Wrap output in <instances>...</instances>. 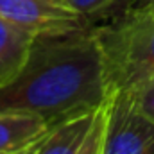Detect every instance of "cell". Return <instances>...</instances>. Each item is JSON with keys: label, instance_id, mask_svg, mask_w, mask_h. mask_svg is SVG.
I'll use <instances>...</instances> for the list:
<instances>
[{"label": "cell", "instance_id": "30bf717a", "mask_svg": "<svg viewBox=\"0 0 154 154\" xmlns=\"http://www.w3.org/2000/svg\"><path fill=\"white\" fill-rule=\"evenodd\" d=\"M104 118H106V104L99 109L95 124L86 138V143L82 147L81 154H99L100 152V142H102V131H104Z\"/></svg>", "mask_w": 154, "mask_h": 154}, {"label": "cell", "instance_id": "52a82bcc", "mask_svg": "<svg viewBox=\"0 0 154 154\" xmlns=\"http://www.w3.org/2000/svg\"><path fill=\"white\" fill-rule=\"evenodd\" d=\"M34 38V34L0 16V86L7 84L20 72Z\"/></svg>", "mask_w": 154, "mask_h": 154}, {"label": "cell", "instance_id": "6da1fadb", "mask_svg": "<svg viewBox=\"0 0 154 154\" xmlns=\"http://www.w3.org/2000/svg\"><path fill=\"white\" fill-rule=\"evenodd\" d=\"M109 99L95 23L36 36L20 72L0 86V111H27L50 127L97 111Z\"/></svg>", "mask_w": 154, "mask_h": 154}, {"label": "cell", "instance_id": "277c9868", "mask_svg": "<svg viewBox=\"0 0 154 154\" xmlns=\"http://www.w3.org/2000/svg\"><path fill=\"white\" fill-rule=\"evenodd\" d=\"M0 16L34 34H63L93 25L74 13L65 0H0Z\"/></svg>", "mask_w": 154, "mask_h": 154}, {"label": "cell", "instance_id": "8992f818", "mask_svg": "<svg viewBox=\"0 0 154 154\" xmlns=\"http://www.w3.org/2000/svg\"><path fill=\"white\" fill-rule=\"evenodd\" d=\"M99 109L72 116L54 125L39 142L36 154H81L86 138L95 124Z\"/></svg>", "mask_w": 154, "mask_h": 154}, {"label": "cell", "instance_id": "ba28073f", "mask_svg": "<svg viewBox=\"0 0 154 154\" xmlns=\"http://www.w3.org/2000/svg\"><path fill=\"white\" fill-rule=\"evenodd\" d=\"M65 4L74 13L97 23L99 20H106L108 16L115 14L124 0H65Z\"/></svg>", "mask_w": 154, "mask_h": 154}, {"label": "cell", "instance_id": "5b68a950", "mask_svg": "<svg viewBox=\"0 0 154 154\" xmlns=\"http://www.w3.org/2000/svg\"><path fill=\"white\" fill-rule=\"evenodd\" d=\"M52 127L34 113L0 111V154L22 151L47 136Z\"/></svg>", "mask_w": 154, "mask_h": 154}, {"label": "cell", "instance_id": "9c48e42d", "mask_svg": "<svg viewBox=\"0 0 154 154\" xmlns=\"http://www.w3.org/2000/svg\"><path fill=\"white\" fill-rule=\"evenodd\" d=\"M134 108L154 122V77L127 90Z\"/></svg>", "mask_w": 154, "mask_h": 154}, {"label": "cell", "instance_id": "3957f363", "mask_svg": "<svg viewBox=\"0 0 154 154\" xmlns=\"http://www.w3.org/2000/svg\"><path fill=\"white\" fill-rule=\"evenodd\" d=\"M99 154H154V122L142 115L127 91H115L106 102Z\"/></svg>", "mask_w": 154, "mask_h": 154}, {"label": "cell", "instance_id": "7c38bea8", "mask_svg": "<svg viewBox=\"0 0 154 154\" xmlns=\"http://www.w3.org/2000/svg\"><path fill=\"white\" fill-rule=\"evenodd\" d=\"M41 140H43V138H41ZM41 140H39V142H41ZM39 142L32 143V145H29V147H25V149H22V151L11 152V154H36V152H38V147H39Z\"/></svg>", "mask_w": 154, "mask_h": 154}, {"label": "cell", "instance_id": "7a4b0ae2", "mask_svg": "<svg viewBox=\"0 0 154 154\" xmlns=\"http://www.w3.org/2000/svg\"><path fill=\"white\" fill-rule=\"evenodd\" d=\"M95 29L109 95L154 77V11L122 9Z\"/></svg>", "mask_w": 154, "mask_h": 154}, {"label": "cell", "instance_id": "8fae6325", "mask_svg": "<svg viewBox=\"0 0 154 154\" xmlns=\"http://www.w3.org/2000/svg\"><path fill=\"white\" fill-rule=\"evenodd\" d=\"M151 5H154V0H124V4L120 5L118 11H122V9H149Z\"/></svg>", "mask_w": 154, "mask_h": 154}, {"label": "cell", "instance_id": "4fadbf2b", "mask_svg": "<svg viewBox=\"0 0 154 154\" xmlns=\"http://www.w3.org/2000/svg\"><path fill=\"white\" fill-rule=\"evenodd\" d=\"M149 9H151V11H154V5H151V7H149Z\"/></svg>", "mask_w": 154, "mask_h": 154}]
</instances>
